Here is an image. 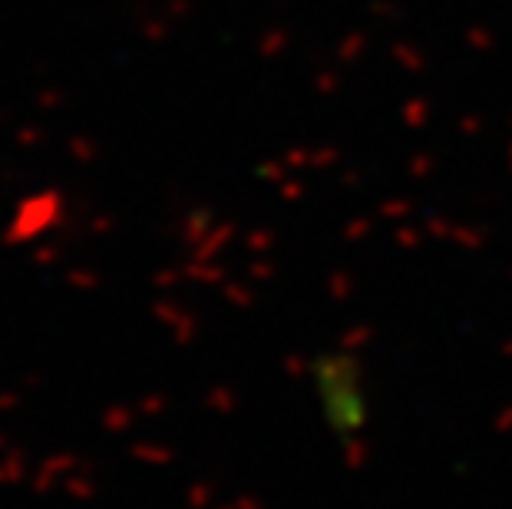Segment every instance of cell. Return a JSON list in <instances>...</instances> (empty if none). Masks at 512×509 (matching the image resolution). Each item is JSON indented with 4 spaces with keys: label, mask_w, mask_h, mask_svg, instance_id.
<instances>
[{
    "label": "cell",
    "mask_w": 512,
    "mask_h": 509,
    "mask_svg": "<svg viewBox=\"0 0 512 509\" xmlns=\"http://www.w3.org/2000/svg\"><path fill=\"white\" fill-rule=\"evenodd\" d=\"M311 397L321 424L341 447H354L370 427V384L364 361L354 351L334 348L311 357Z\"/></svg>",
    "instance_id": "cell-1"
}]
</instances>
